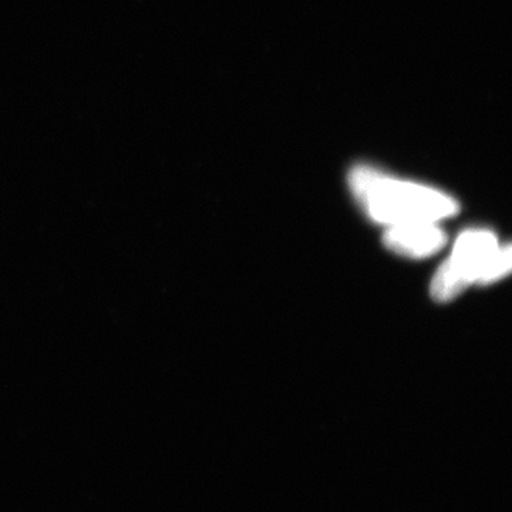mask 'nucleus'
Instances as JSON below:
<instances>
[{"label": "nucleus", "instance_id": "7ed1b4c3", "mask_svg": "<svg viewBox=\"0 0 512 512\" xmlns=\"http://www.w3.org/2000/svg\"><path fill=\"white\" fill-rule=\"evenodd\" d=\"M384 244L396 254L427 258L446 245V234L437 227V222L392 225L384 235Z\"/></svg>", "mask_w": 512, "mask_h": 512}, {"label": "nucleus", "instance_id": "20e7f679", "mask_svg": "<svg viewBox=\"0 0 512 512\" xmlns=\"http://www.w3.org/2000/svg\"><path fill=\"white\" fill-rule=\"evenodd\" d=\"M511 271V247L504 245L497 249L493 258L488 262L483 276H481L480 284H491V282L498 281L503 276L510 274Z\"/></svg>", "mask_w": 512, "mask_h": 512}, {"label": "nucleus", "instance_id": "f03ea898", "mask_svg": "<svg viewBox=\"0 0 512 512\" xmlns=\"http://www.w3.org/2000/svg\"><path fill=\"white\" fill-rule=\"evenodd\" d=\"M498 248L500 245L493 232L467 231L461 234L453 254L434 276L431 284L433 298L448 302L474 282L480 284L481 276Z\"/></svg>", "mask_w": 512, "mask_h": 512}, {"label": "nucleus", "instance_id": "f257e3e1", "mask_svg": "<svg viewBox=\"0 0 512 512\" xmlns=\"http://www.w3.org/2000/svg\"><path fill=\"white\" fill-rule=\"evenodd\" d=\"M349 183L367 215L389 227L437 222L458 212L457 202L443 192L397 180L365 165L350 173Z\"/></svg>", "mask_w": 512, "mask_h": 512}]
</instances>
